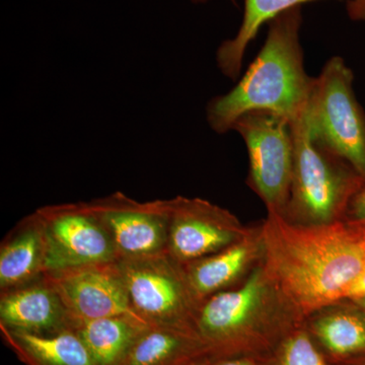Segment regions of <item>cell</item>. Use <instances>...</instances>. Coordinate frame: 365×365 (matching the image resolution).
Returning a JSON list of instances; mask_svg holds the SVG:
<instances>
[{"label":"cell","instance_id":"obj_16","mask_svg":"<svg viewBox=\"0 0 365 365\" xmlns=\"http://www.w3.org/2000/svg\"><path fill=\"white\" fill-rule=\"evenodd\" d=\"M204 356L209 355L198 334L148 327L119 365H188Z\"/></svg>","mask_w":365,"mask_h":365},{"label":"cell","instance_id":"obj_26","mask_svg":"<svg viewBox=\"0 0 365 365\" xmlns=\"http://www.w3.org/2000/svg\"><path fill=\"white\" fill-rule=\"evenodd\" d=\"M332 365H365V357H364V359L351 360V361L343 362V364H332Z\"/></svg>","mask_w":365,"mask_h":365},{"label":"cell","instance_id":"obj_18","mask_svg":"<svg viewBox=\"0 0 365 365\" xmlns=\"http://www.w3.org/2000/svg\"><path fill=\"white\" fill-rule=\"evenodd\" d=\"M148 325L129 316L74 319V331L90 352L96 365H119Z\"/></svg>","mask_w":365,"mask_h":365},{"label":"cell","instance_id":"obj_4","mask_svg":"<svg viewBox=\"0 0 365 365\" xmlns=\"http://www.w3.org/2000/svg\"><path fill=\"white\" fill-rule=\"evenodd\" d=\"M292 128L294 172L283 217L302 225L343 222L353 197L365 186V180L312 136L304 113L292 122Z\"/></svg>","mask_w":365,"mask_h":365},{"label":"cell","instance_id":"obj_24","mask_svg":"<svg viewBox=\"0 0 365 365\" xmlns=\"http://www.w3.org/2000/svg\"><path fill=\"white\" fill-rule=\"evenodd\" d=\"M350 300L354 302L355 304H357L360 309H364L365 312V294L361 295V297H356V299H352Z\"/></svg>","mask_w":365,"mask_h":365},{"label":"cell","instance_id":"obj_25","mask_svg":"<svg viewBox=\"0 0 365 365\" xmlns=\"http://www.w3.org/2000/svg\"><path fill=\"white\" fill-rule=\"evenodd\" d=\"M210 359V357L208 356L201 357V359L194 360L193 362H191V364L188 365H208Z\"/></svg>","mask_w":365,"mask_h":365},{"label":"cell","instance_id":"obj_3","mask_svg":"<svg viewBox=\"0 0 365 365\" xmlns=\"http://www.w3.org/2000/svg\"><path fill=\"white\" fill-rule=\"evenodd\" d=\"M304 324L262 261L241 284L204 300L196 331L211 359L266 357Z\"/></svg>","mask_w":365,"mask_h":365},{"label":"cell","instance_id":"obj_5","mask_svg":"<svg viewBox=\"0 0 365 365\" xmlns=\"http://www.w3.org/2000/svg\"><path fill=\"white\" fill-rule=\"evenodd\" d=\"M353 81L344 59L332 57L314 79L304 117L312 136L365 180V114Z\"/></svg>","mask_w":365,"mask_h":365},{"label":"cell","instance_id":"obj_7","mask_svg":"<svg viewBox=\"0 0 365 365\" xmlns=\"http://www.w3.org/2000/svg\"><path fill=\"white\" fill-rule=\"evenodd\" d=\"M232 130L241 135L248 150L249 186L268 215L284 216L294 172L292 123L275 113L251 111L242 115Z\"/></svg>","mask_w":365,"mask_h":365},{"label":"cell","instance_id":"obj_14","mask_svg":"<svg viewBox=\"0 0 365 365\" xmlns=\"http://www.w3.org/2000/svg\"><path fill=\"white\" fill-rule=\"evenodd\" d=\"M304 327L332 364L365 357V312L343 299L307 317Z\"/></svg>","mask_w":365,"mask_h":365},{"label":"cell","instance_id":"obj_20","mask_svg":"<svg viewBox=\"0 0 365 365\" xmlns=\"http://www.w3.org/2000/svg\"><path fill=\"white\" fill-rule=\"evenodd\" d=\"M267 357L270 365H332L304 325L288 334Z\"/></svg>","mask_w":365,"mask_h":365},{"label":"cell","instance_id":"obj_8","mask_svg":"<svg viewBox=\"0 0 365 365\" xmlns=\"http://www.w3.org/2000/svg\"><path fill=\"white\" fill-rule=\"evenodd\" d=\"M35 212L44 232L45 274L118 261L111 237L90 202L43 206Z\"/></svg>","mask_w":365,"mask_h":365},{"label":"cell","instance_id":"obj_6","mask_svg":"<svg viewBox=\"0 0 365 365\" xmlns=\"http://www.w3.org/2000/svg\"><path fill=\"white\" fill-rule=\"evenodd\" d=\"M134 314L150 327L197 334L201 302L184 266L169 253L117 261Z\"/></svg>","mask_w":365,"mask_h":365},{"label":"cell","instance_id":"obj_19","mask_svg":"<svg viewBox=\"0 0 365 365\" xmlns=\"http://www.w3.org/2000/svg\"><path fill=\"white\" fill-rule=\"evenodd\" d=\"M314 0H245L244 18L239 32L232 39L225 41L216 52V62L220 71L228 78L237 79L244 61L245 53L263 24L295 6ZM365 4V0H353Z\"/></svg>","mask_w":365,"mask_h":365},{"label":"cell","instance_id":"obj_21","mask_svg":"<svg viewBox=\"0 0 365 365\" xmlns=\"http://www.w3.org/2000/svg\"><path fill=\"white\" fill-rule=\"evenodd\" d=\"M344 222L365 232V186L353 197L346 211Z\"/></svg>","mask_w":365,"mask_h":365},{"label":"cell","instance_id":"obj_23","mask_svg":"<svg viewBox=\"0 0 365 365\" xmlns=\"http://www.w3.org/2000/svg\"><path fill=\"white\" fill-rule=\"evenodd\" d=\"M364 294H365V266L361 275L359 276V279L353 285L346 299H356V297H361Z\"/></svg>","mask_w":365,"mask_h":365},{"label":"cell","instance_id":"obj_17","mask_svg":"<svg viewBox=\"0 0 365 365\" xmlns=\"http://www.w3.org/2000/svg\"><path fill=\"white\" fill-rule=\"evenodd\" d=\"M2 339L26 365H96L88 348L73 330L33 335L0 327Z\"/></svg>","mask_w":365,"mask_h":365},{"label":"cell","instance_id":"obj_10","mask_svg":"<svg viewBox=\"0 0 365 365\" xmlns=\"http://www.w3.org/2000/svg\"><path fill=\"white\" fill-rule=\"evenodd\" d=\"M250 228L227 209L204 199L177 196L170 199L168 253L184 265L232 246Z\"/></svg>","mask_w":365,"mask_h":365},{"label":"cell","instance_id":"obj_2","mask_svg":"<svg viewBox=\"0 0 365 365\" xmlns=\"http://www.w3.org/2000/svg\"><path fill=\"white\" fill-rule=\"evenodd\" d=\"M302 6L269 21L265 44L239 83L206 106L209 127L218 134L232 130L242 115L269 111L292 123L307 109L314 78L307 73L300 45Z\"/></svg>","mask_w":365,"mask_h":365},{"label":"cell","instance_id":"obj_22","mask_svg":"<svg viewBox=\"0 0 365 365\" xmlns=\"http://www.w3.org/2000/svg\"><path fill=\"white\" fill-rule=\"evenodd\" d=\"M208 365H270V364L267 356H230L210 359Z\"/></svg>","mask_w":365,"mask_h":365},{"label":"cell","instance_id":"obj_13","mask_svg":"<svg viewBox=\"0 0 365 365\" xmlns=\"http://www.w3.org/2000/svg\"><path fill=\"white\" fill-rule=\"evenodd\" d=\"M264 258L261 225L232 246L203 258L184 264L194 294L202 304L212 295L244 282Z\"/></svg>","mask_w":365,"mask_h":365},{"label":"cell","instance_id":"obj_9","mask_svg":"<svg viewBox=\"0 0 365 365\" xmlns=\"http://www.w3.org/2000/svg\"><path fill=\"white\" fill-rule=\"evenodd\" d=\"M90 204L111 237L118 260L168 253L170 199L139 202L115 192Z\"/></svg>","mask_w":365,"mask_h":365},{"label":"cell","instance_id":"obj_11","mask_svg":"<svg viewBox=\"0 0 365 365\" xmlns=\"http://www.w3.org/2000/svg\"><path fill=\"white\" fill-rule=\"evenodd\" d=\"M45 275L61 295L73 321L118 316L139 319L129 302L117 262Z\"/></svg>","mask_w":365,"mask_h":365},{"label":"cell","instance_id":"obj_12","mask_svg":"<svg viewBox=\"0 0 365 365\" xmlns=\"http://www.w3.org/2000/svg\"><path fill=\"white\" fill-rule=\"evenodd\" d=\"M72 319L61 295L47 276L0 294V327L53 335L71 330Z\"/></svg>","mask_w":365,"mask_h":365},{"label":"cell","instance_id":"obj_1","mask_svg":"<svg viewBox=\"0 0 365 365\" xmlns=\"http://www.w3.org/2000/svg\"><path fill=\"white\" fill-rule=\"evenodd\" d=\"M263 265L306 321L347 299L365 266V232L338 222L302 225L278 215L261 223Z\"/></svg>","mask_w":365,"mask_h":365},{"label":"cell","instance_id":"obj_15","mask_svg":"<svg viewBox=\"0 0 365 365\" xmlns=\"http://www.w3.org/2000/svg\"><path fill=\"white\" fill-rule=\"evenodd\" d=\"M46 242L35 211L21 220L0 247V292H6L45 275Z\"/></svg>","mask_w":365,"mask_h":365},{"label":"cell","instance_id":"obj_27","mask_svg":"<svg viewBox=\"0 0 365 365\" xmlns=\"http://www.w3.org/2000/svg\"><path fill=\"white\" fill-rule=\"evenodd\" d=\"M191 1L196 2V4H203V2L208 1V0H191Z\"/></svg>","mask_w":365,"mask_h":365}]
</instances>
